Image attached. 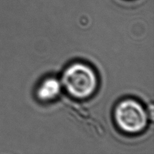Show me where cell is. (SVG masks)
Segmentation results:
<instances>
[{"mask_svg":"<svg viewBox=\"0 0 154 154\" xmlns=\"http://www.w3.org/2000/svg\"><path fill=\"white\" fill-rule=\"evenodd\" d=\"M62 86L71 97L85 100L95 94L99 81L94 69L83 62H75L66 68L61 78Z\"/></svg>","mask_w":154,"mask_h":154,"instance_id":"1","label":"cell"},{"mask_svg":"<svg viewBox=\"0 0 154 154\" xmlns=\"http://www.w3.org/2000/svg\"><path fill=\"white\" fill-rule=\"evenodd\" d=\"M114 120L123 133L139 134L145 131L149 116L146 109L139 101L126 98L120 101L114 109Z\"/></svg>","mask_w":154,"mask_h":154,"instance_id":"2","label":"cell"},{"mask_svg":"<svg viewBox=\"0 0 154 154\" xmlns=\"http://www.w3.org/2000/svg\"><path fill=\"white\" fill-rule=\"evenodd\" d=\"M59 98L62 105L71 116L79 120L95 135H103L104 134L103 126L100 121L93 116L86 107L72 101L68 97H66L62 94Z\"/></svg>","mask_w":154,"mask_h":154,"instance_id":"3","label":"cell"},{"mask_svg":"<svg viewBox=\"0 0 154 154\" xmlns=\"http://www.w3.org/2000/svg\"><path fill=\"white\" fill-rule=\"evenodd\" d=\"M61 91V82L54 77H49L44 79L38 86L37 97L43 102L52 101L60 97Z\"/></svg>","mask_w":154,"mask_h":154,"instance_id":"4","label":"cell"}]
</instances>
